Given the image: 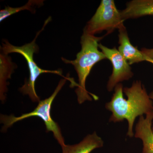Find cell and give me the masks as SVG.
Instances as JSON below:
<instances>
[{
	"instance_id": "obj_1",
	"label": "cell",
	"mask_w": 153,
	"mask_h": 153,
	"mask_svg": "<svg viewBox=\"0 0 153 153\" xmlns=\"http://www.w3.org/2000/svg\"><path fill=\"white\" fill-rule=\"evenodd\" d=\"M105 108L112 112L110 121L116 123L125 119L127 120V135L132 137L136 119L153 112V102L141 81L137 80L130 87L123 88L121 83L117 85L111 100L106 103Z\"/></svg>"
},
{
	"instance_id": "obj_2",
	"label": "cell",
	"mask_w": 153,
	"mask_h": 153,
	"mask_svg": "<svg viewBox=\"0 0 153 153\" xmlns=\"http://www.w3.org/2000/svg\"><path fill=\"white\" fill-rule=\"evenodd\" d=\"M103 37L89 35L83 31L80 40L81 50L76 55V59L71 60L62 57L64 63L72 64L74 66L77 73L79 82L75 92L79 104H82L86 100L91 101L92 97L90 94L95 100H98L97 96L90 94L86 90L85 82L93 66L100 61L107 59L103 52L98 49V43Z\"/></svg>"
},
{
	"instance_id": "obj_3",
	"label": "cell",
	"mask_w": 153,
	"mask_h": 153,
	"mask_svg": "<svg viewBox=\"0 0 153 153\" xmlns=\"http://www.w3.org/2000/svg\"><path fill=\"white\" fill-rule=\"evenodd\" d=\"M51 18L47 19L44 23V27L37 35L31 43L25 44L21 47H17L11 44L8 41L4 40L2 43V46L1 47L3 54L8 55L11 53H17L21 54L26 59L29 68L30 76L27 80H25V84L19 88L20 92L23 94L29 96L32 101L39 102L40 98L37 94L35 88V84L37 79L41 74L43 73H50L58 74L62 76V71L60 70H45L39 67L35 62L33 55L35 53L38 52L39 48L36 44V41L40 33L44 30L45 26L50 22Z\"/></svg>"
},
{
	"instance_id": "obj_4",
	"label": "cell",
	"mask_w": 153,
	"mask_h": 153,
	"mask_svg": "<svg viewBox=\"0 0 153 153\" xmlns=\"http://www.w3.org/2000/svg\"><path fill=\"white\" fill-rule=\"evenodd\" d=\"M67 80H69L71 82V85L73 87L76 85V83L74 80L66 76L59 81L58 85L53 94L49 97L43 100H40L35 109L28 113L24 114L19 117H16L13 114L10 115L1 114V122L3 124L2 131H6L9 128L12 126L14 123L19 121L23 120L25 119L32 117H38L41 118L45 123L46 126V131L52 132L54 137L57 140V142L61 147L66 145L64 138L61 133L60 126L57 123L55 122L52 118L51 115V109L52 105L56 96L62 89L63 85H65Z\"/></svg>"
},
{
	"instance_id": "obj_5",
	"label": "cell",
	"mask_w": 153,
	"mask_h": 153,
	"mask_svg": "<svg viewBox=\"0 0 153 153\" xmlns=\"http://www.w3.org/2000/svg\"><path fill=\"white\" fill-rule=\"evenodd\" d=\"M123 22L120 11L117 8L114 1L102 0L83 31L92 36L105 31L106 36L116 29L119 30L125 27Z\"/></svg>"
},
{
	"instance_id": "obj_6",
	"label": "cell",
	"mask_w": 153,
	"mask_h": 153,
	"mask_svg": "<svg viewBox=\"0 0 153 153\" xmlns=\"http://www.w3.org/2000/svg\"><path fill=\"white\" fill-rule=\"evenodd\" d=\"M99 48L112 63V73L107 85L108 91H111L121 82L131 78L134 73L129 64L115 47L111 49L99 44Z\"/></svg>"
},
{
	"instance_id": "obj_7",
	"label": "cell",
	"mask_w": 153,
	"mask_h": 153,
	"mask_svg": "<svg viewBox=\"0 0 153 153\" xmlns=\"http://www.w3.org/2000/svg\"><path fill=\"white\" fill-rule=\"evenodd\" d=\"M153 111L146 115V117L140 116L136 126L134 137L143 141L142 153H153Z\"/></svg>"
},
{
	"instance_id": "obj_8",
	"label": "cell",
	"mask_w": 153,
	"mask_h": 153,
	"mask_svg": "<svg viewBox=\"0 0 153 153\" xmlns=\"http://www.w3.org/2000/svg\"><path fill=\"white\" fill-rule=\"evenodd\" d=\"M118 51L130 65L146 61L144 56L137 47L131 43L126 27L119 30Z\"/></svg>"
},
{
	"instance_id": "obj_9",
	"label": "cell",
	"mask_w": 153,
	"mask_h": 153,
	"mask_svg": "<svg viewBox=\"0 0 153 153\" xmlns=\"http://www.w3.org/2000/svg\"><path fill=\"white\" fill-rule=\"evenodd\" d=\"M124 21L145 16H153V0H132L120 11Z\"/></svg>"
},
{
	"instance_id": "obj_10",
	"label": "cell",
	"mask_w": 153,
	"mask_h": 153,
	"mask_svg": "<svg viewBox=\"0 0 153 153\" xmlns=\"http://www.w3.org/2000/svg\"><path fill=\"white\" fill-rule=\"evenodd\" d=\"M103 141L96 132L88 134L79 143L66 145L62 147V153H91L94 150L102 147Z\"/></svg>"
},
{
	"instance_id": "obj_11",
	"label": "cell",
	"mask_w": 153,
	"mask_h": 153,
	"mask_svg": "<svg viewBox=\"0 0 153 153\" xmlns=\"http://www.w3.org/2000/svg\"><path fill=\"white\" fill-rule=\"evenodd\" d=\"M16 66L12 62L11 57L1 53L0 55V99L4 102L8 91V79H10Z\"/></svg>"
},
{
	"instance_id": "obj_12",
	"label": "cell",
	"mask_w": 153,
	"mask_h": 153,
	"mask_svg": "<svg viewBox=\"0 0 153 153\" xmlns=\"http://www.w3.org/2000/svg\"><path fill=\"white\" fill-rule=\"evenodd\" d=\"M44 1L40 0H30L27 3L22 7H11L9 6L6 7L4 9L0 11V22L7 19L13 14L16 13L20 11L27 10L31 13H35V7H41L44 4Z\"/></svg>"
},
{
	"instance_id": "obj_13",
	"label": "cell",
	"mask_w": 153,
	"mask_h": 153,
	"mask_svg": "<svg viewBox=\"0 0 153 153\" xmlns=\"http://www.w3.org/2000/svg\"><path fill=\"white\" fill-rule=\"evenodd\" d=\"M140 51L144 56L146 61L153 64V48L151 49L143 48L141 49Z\"/></svg>"
},
{
	"instance_id": "obj_14",
	"label": "cell",
	"mask_w": 153,
	"mask_h": 153,
	"mask_svg": "<svg viewBox=\"0 0 153 153\" xmlns=\"http://www.w3.org/2000/svg\"><path fill=\"white\" fill-rule=\"evenodd\" d=\"M149 96L150 97V98L152 100H153V91L152 92H151L150 94H149ZM152 132L153 133V126H152Z\"/></svg>"
}]
</instances>
